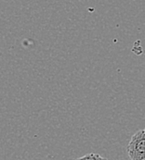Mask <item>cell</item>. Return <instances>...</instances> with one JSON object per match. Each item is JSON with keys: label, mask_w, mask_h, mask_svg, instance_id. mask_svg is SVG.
Instances as JSON below:
<instances>
[{"label": "cell", "mask_w": 145, "mask_h": 160, "mask_svg": "<svg viewBox=\"0 0 145 160\" xmlns=\"http://www.w3.org/2000/svg\"><path fill=\"white\" fill-rule=\"evenodd\" d=\"M127 154L131 160H145V132L134 133L127 144Z\"/></svg>", "instance_id": "6da1fadb"}, {"label": "cell", "mask_w": 145, "mask_h": 160, "mask_svg": "<svg viewBox=\"0 0 145 160\" xmlns=\"http://www.w3.org/2000/svg\"><path fill=\"white\" fill-rule=\"evenodd\" d=\"M75 160H107L106 158H102L101 156H99V155H98V154H87V155H85V156H83V157H81V158H77V159Z\"/></svg>", "instance_id": "7a4b0ae2"}, {"label": "cell", "mask_w": 145, "mask_h": 160, "mask_svg": "<svg viewBox=\"0 0 145 160\" xmlns=\"http://www.w3.org/2000/svg\"><path fill=\"white\" fill-rule=\"evenodd\" d=\"M144 132H145V129H144Z\"/></svg>", "instance_id": "3957f363"}]
</instances>
